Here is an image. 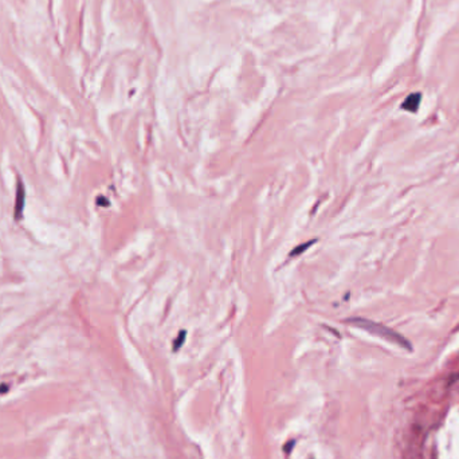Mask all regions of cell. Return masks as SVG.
<instances>
[{"label": "cell", "mask_w": 459, "mask_h": 459, "mask_svg": "<svg viewBox=\"0 0 459 459\" xmlns=\"http://www.w3.org/2000/svg\"><path fill=\"white\" fill-rule=\"evenodd\" d=\"M350 324L356 325L357 327H362V329H365V331H368L369 333H372V335H376V336H380L381 339H385L388 341H391V343L396 344V345L402 346L403 349H407V350H412V345L406 337H403L400 333H398L396 331L391 329V327L388 326H384L381 324H377V322H373L371 320H365V318H352L349 320Z\"/></svg>", "instance_id": "obj_1"}, {"label": "cell", "mask_w": 459, "mask_h": 459, "mask_svg": "<svg viewBox=\"0 0 459 459\" xmlns=\"http://www.w3.org/2000/svg\"><path fill=\"white\" fill-rule=\"evenodd\" d=\"M313 242H314V241H310V242H309V243H306V245H302V246H300V247H298V249L293 250V254H298V252H300V250H305V249H308L309 246H310V245H313Z\"/></svg>", "instance_id": "obj_4"}, {"label": "cell", "mask_w": 459, "mask_h": 459, "mask_svg": "<svg viewBox=\"0 0 459 459\" xmlns=\"http://www.w3.org/2000/svg\"><path fill=\"white\" fill-rule=\"evenodd\" d=\"M183 340H184V333H181L180 339H179V341H177V343H175V346H173V349H175V350L179 349L181 344H183Z\"/></svg>", "instance_id": "obj_5"}, {"label": "cell", "mask_w": 459, "mask_h": 459, "mask_svg": "<svg viewBox=\"0 0 459 459\" xmlns=\"http://www.w3.org/2000/svg\"><path fill=\"white\" fill-rule=\"evenodd\" d=\"M421 101V94L420 93H412L408 97L404 100V102L402 104V109L407 110V112H411V113H416L420 106Z\"/></svg>", "instance_id": "obj_2"}, {"label": "cell", "mask_w": 459, "mask_h": 459, "mask_svg": "<svg viewBox=\"0 0 459 459\" xmlns=\"http://www.w3.org/2000/svg\"><path fill=\"white\" fill-rule=\"evenodd\" d=\"M23 198H24V193H23V185H19V189H18V204H16V211L18 212H22L23 208Z\"/></svg>", "instance_id": "obj_3"}]
</instances>
